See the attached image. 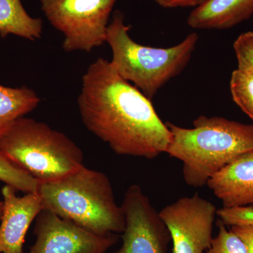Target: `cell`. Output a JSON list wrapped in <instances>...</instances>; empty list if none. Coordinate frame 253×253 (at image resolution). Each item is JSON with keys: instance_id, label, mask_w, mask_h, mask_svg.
Listing matches in <instances>:
<instances>
[{"instance_id": "cell-1", "label": "cell", "mask_w": 253, "mask_h": 253, "mask_svg": "<svg viewBox=\"0 0 253 253\" xmlns=\"http://www.w3.org/2000/svg\"><path fill=\"white\" fill-rule=\"evenodd\" d=\"M78 106L88 131L115 154L154 159L166 152L171 132L151 100L99 58L83 77Z\"/></svg>"}, {"instance_id": "cell-2", "label": "cell", "mask_w": 253, "mask_h": 253, "mask_svg": "<svg viewBox=\"0 0 253 253\" xmlns=\"http://www.w3.org/2000/svg\"><path fill=\"white\" fill-rule=\"evenodd\" d=\"M166 123L171 132L166 153L183 163V177L191 187L206 186L216 173L253 149V125L205 116L195 120L193 128Z\"/></svg>"}, {"instance_id": "cell-3", "label": "cell", "mask_w": 253, "mask_h": 253, "mask_svg": "<svg viewBox=\"0 0 253 253\" xmlns=\"http://www.w3.org/2000/svg\"><path fill=\"white\" fill-rule=\"evenodd\" d=\"M43 210L99 235L122 234L126 219L104 172L82 166L68 175L40 183Z\"/></svg>"}, {"instance_id": "cell-4", "label": "cell", "mask_w": 253, "mask_h": 253, "mask_svg": "<svg viewBox=\"0 0 253 253\" xmlns=\"http://www.w3.org/2000/svg\"><path fill=\"white\" fill-rule=\"evenodd\" d=\"M124 15L115 11L108 26L106 42L112 51L113 67L118 74L133 83L150 100L168 82L180 74L191 59L199 41L193 33L179 44L169 48L141 45L131 39Z\"/></svg>"}, {"instance_id": "cell-5", "label": "cell", "mask_w": 253, "mask_h": 253, "mask_svg": "<svg viewBox=\"0 0 253 253\" xmlns=\"http://www.w3.org/2000/svg\"><path fill=\"white\" fill-rule=\"evenodd\" d=\"M0 154L36 179L56 181L84 166L81 148L46 123L22 117L0 136Z\"/></svg>"}, {"instance_id": "cell-6", "label": "cell", "mask_w": 253, "mask_h": 253, "mask_svg": "<svg viewBox=\"0 0 253 253\" xmlns=\"http://www.w3.org/2000/svg\"><path fill=\"white\" fill-rule=\"evenodd\" d=\"M51 26L63 33L66 52H90L106 42V31L117 0H41Z\"/></svg>"}, {"instance_id": "cell-7", "label": "cell", "mask_w": 253, "mask_h": 253, "mask_svg": "<svg viewBox=\"0 0 253 253\" xmlns=\"http://www.w3.org/2000/svg\"><path fill=\"white\" fill-rule=\"evenodd\" d=\"M217 208L199 194L163 208L160 215L169 230L173 253H204L212 244Z\"/></svg>"}, {"instance_id": "cell-8", "label": "cell", "mask_w": 253, "mask_h": 253, "mask_svg": "<svg viewBox=\"0 0 253 253\" xmlns=\"http://www.w3.org/2000/svg\"><path fill=\"white\" fill-rule=\"evenodd\" d=\"M121 206L126 227L122 246L115 253H167L170 234L141 186H129Z\"/></svg>"}, {"instance_id": "cell-9", "label": "cell", "mask_w": 253, "mask_h": 253, "mask_svg": "<svg viewBox=\"0 0 253 253\" xmlns=\"http://www.w3.org/2000/svg\"><path fill=\"white\" fill-rule=\"evenodd\" d=\"M34 234L28 253H106L118 241L116 234H95L46 210L36 218Z\"/></svg>"}, {"instance_id": "cell-10", "label": "cell", "mask_w": 253, "mask_h": 253, "mask_svg": "<svg viewBox=\"0 0 253 253\" xmlns=\"http://www.w3.org/2000/svg\"><path fill=\"white\" fill-rule=\"evenodd\" d=\"M16 190L3 186V211L0 224V253H23L25 238L32 222L43 211L38 192L18 196Z\"/></svg>"}, {"instance_id": "cell-11", "label": "cell", "mask_w": 253, "mask_h": 253, "mask_svg": "<svg viewBox=\"0 0 253 253\" xmlns=\"http://www.w3.org/2000/svg\"><path fill=\"white\" fill-rule=\"evenodd\" d=\"M206 186L220 200L223 207L253 204V149L216 173Z\"/></svg>"}, {"instance_id": "cell-12", "label": "cell", "mask_w": 253, "mask_h": 253, "mask_svg": "<svg viewBox=\"0 0 253 253\" xmlns=\"http://www.w3.org/2000/svg\"><path fill=\"white\" fill-rule=\"evenodd\" d=\"M253 15V0H206L191 11L187 23L196 29H229Z\"/></svg>"}, {"instance_id": "cell-13", "label": "cell", "mask_w": 253, "mask_h": 253, "mask_svg": "<svg viewBox=\"0 0 253 253\" xmlns=\"http://www.w3.org/2000/svg\"><path fill=\"white\" fill-rule=\"evenodd\" d=\"M41 18H33L23 7L21 0H0V36L9 35L29 41L40 39L42 34Z\"/></svg>"}, {"instance_id": "cell-14", "label": "cell", "mask_w": 253, "mask_h": 253, "mask_svg": "<svg viewBox=\"0 0 253 253\" xmlns=\"http://www.w3.org/2000/svg\"><path fill=\"white\" fill-rule=\"evenodd\" d=\"M40 102L39 96L30 88H11L0 84V136L15 121L34 111Z\"/></svg>"}, {"instance_id": "cell-15", "label": "cell", "mask_w": 253, "mask_h": 253, "mask_svg": "<svg viewBox=\"0 0 253 253\" xmlns=\"http://www.w3.org/2000/svg\"><path fill=\"white\" fill-rule=\"evenodd\" d=\"M230 91L236 104L253 121V75L239 69L233 71Z\"/></svg>"}, {"instance_id": "cell-16", "label": "cell", "mask_w": 253, "mask_h": 253, "mask_svg": "<svg viewBox=\"0 0 253 253\" xmlns=\"http://www.w3.org/2000/svg\"><path fill=\"white\" fill-rule=\"evenodd\" d=\"M0 181L11 186L16 191L26 193H36L39 182L0 154Z\"/></svg>"}, {"instance_id": "cell-17", "label": "cell", "mask_w": 253, "mask_h": 253, "mask_svg": "<svg viewBox=\"0 0 253 253\" xmlns=\"http://www.w3.org/2000/svg\"><path fill=\"white\" fill-rule=\"evenodd\" d=\"M207 253H247V251L242 240L221 222L217 236L213 239Z\"/></svg>"}, {"instance_id": "cell-18", "label": "cell", "mask_w": 253, "mask_h": 253, "mask_svg": "<svg viewBox=\"0 0 253 253\" xmlns=\"http://www.w3.org/2000/svg\"><path fill=\"white\" fill-rule=\"evenodd\" d=\"M233 46L238 61L237 69L253 75V31L240 35Z\"/></svg>"}, {"instance_id": "cell-19", "label": "cell", "mask_w": 253, "mask_h": 253, "mask_svg": "<svg viewBox=\"0 0 253 253\" xmlns=\"http://www.w3.org/2000/svg\"><path fill=\"white\" fill-rule=\"evenodd\" d=\"M217 215L225 226H253V206L223 207L217 210Z\"/></svg>"}, {"instance_id": "cell-20", "label": "cell", "mask_w": 253, "mask_h": 253, "mask_svg": "<svg viewBox=\"0 0 253 253\" xmlns=\"http://www.w3.org/2000/svg\"><path fill=\"white\" fill-rule=\"evenodd\" d=\"M231 229L242 240L247 253H253V226H232Z\"/></svg>"}, {"instance_id": "cell-21", "label": "cell", "mask_w": 253, "mask_h": 253, "mask_svg": "<svg viewBox=\"0 0 253 253\" xmlns=\"http://www.w3.org/2000/svg\"><path fill=\"white\" fill-rule=\"evenodd\" d=\"M155 2L165 8L197 7L206 0H154Z\"/></svg>"}, {"instance_id": "cell-22", "label": "cell", "mask_w": 253, "mask_h": 253, "mask_svg": "<svg viewBox=\"0 0 253 253\" xmlns=\"http://www.w3.org/2000/svg\"><path fill=\"white\" fill-rule=\"evenodd\" d=\"M2 211H3V202H2V201H0V221H1V216H2Z\"/></svg>"}]
</instances>
